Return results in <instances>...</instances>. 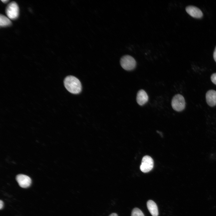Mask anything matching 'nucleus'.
<instances>
[{
	"label": "nucleus",
	"mask_w": 216,
	"mask_h": 216,
	"mask_svg": "<svg viewBox=\"0 0 216 216\" xmlns=\"http://www.w3.org/2000/svg\"><path fill=\"white\" fill-rule=\"evenodd\" d=\"M64 85L66 88L73 94L79 93L82 90V86L80 80L75 77L69 76L65 77Z\"/></svg>",
	"instance_id": "obj_1"
},
{
	"label": "nucleus",
	"mask_w": 216,
	"mask_h": 216,
	"mask_svg": "<svg viewBox=\"0 0 216 216\" xmlns=\"http://www.w3.org/2000/svg\"><path fill=\"white\" fill-rule=\"evenodd\" d=\"M120 64L124 69L128 71L134 70L136 65V61L134 58L128 55L124 56L121 58Z\"/></svg>",
	"instance_id": "obj_2"
},
{
	"label": "nucleus",
	"mask_w": 216,
	"mask_h": 216,
	"mask_svg": "<svg viewBox=\"0 0 216 216\" xmlns=\"http://www.w3.org/2000/svg\"><path fill=\"white\" fill-rule=\"evenodd\" d=\"M171 104L172 108L178 112L182 111L185 107L184 98L180 94H176L173 97Z\"/></svg>",
	"instance_id": "obj_3"
},
{
	"label": "nucleus",
	"mask_w": 216,
	"mask_h": 216,
	"mask_svg": "<svg viewBox=\"0 0 216 216\" xmlns=\"http://www.w3.org/2000/svg\"><path fill=\"white\" fill-rule=\"evenodd\" d=\"M5 12L8 17L10 19H16L19 14V8L17 4L15 2H10L7 6Z\"/></svg>",
	"instance_id": "obj_4"
},
{
	"label": "nucleus",
	"mask_w": 216,
	"mask_h": 216,
	"mask_svg": "<svg viewBox=\"0 0 216 216\" xmlns=\"http://www.w3.org/2000/svg\"><path fill=\"white\" fill-rule=\"evenodd\" d=\"M153 160L151 157L146 155L143 158L140 167L142 172L146 173L149 172L153 169Z\"/></svg>",
	"instance_id": "obj_5"
},
{
	"label": "nucleus",
	"mask_w": 216,
	"mask_h": 216,
	"mask_svg": "<svg viewBox=\"0 0 216 216\" xmlns=\"http://www.w3.org/2000/svg\"><path fill=\"white\" fill-rule=\"evenodd\" d=\"M16 180L19 185L21 188H26L29 187L31 184V179L28 176L22 174L16 177Z\"/></svg>",
	"instance_id": "obj_6"
},
{
	"label": "nucleus",
	"mask_w": 216,
	"mask_h": 216,
	"mask_svg": "<svg viewBox=\"0 0 216 216\" xmlns=\"http://www.w3.org/2000/svg\"><path fill=\"white\" fill-rule=\"evenodd\" d=\"M187 12L191 16L196 18H200L203 16V13L197 7L193 6H189L185 8Z\"/></svg>",
	"instance_id": "obj_7"
},
{
	"label": "nucleus",
	"mask_w": 216,
	"mask_h": 216,
	"mask_svg": "<svg viewBox=\"0 0 216 216\" xmlns=\"http://www.w3.org/2000/svg\"><path fill=\"white\" fill-rule=\"evenodd\" d=\"M148 97L146 92L143 89H140L138 92L136 97V100L138 104L142 106L148 101Z\"/></svg>",
	"instance_id": "obj_8"
},
{
	"label": "nucleus",
	"mask_w": 216,
	"mask_h": 216,
	"mask_svg": "<svg viewBox=\"0 0 216 216\" xmlns=\"http://www.w3.org/2000/svg\"><path fill=\"white\" fill-rule=\"evenodd\" d=\"M206 98L207 104L209 106H213L216 105V91L210 90L206 94Z\"/></svg>",
	"instance_id": "obj_9"
},
{
	"label": "nucleus",
	"mask_w": 216,
	"mask_h": 216,
	"mask_svg": "<svg viewBox=\"0 0 216 216\" xmlns=\"http://www.w3.org/2000/svg\"><path fill=\"white\" fill-rule=\"evenodd\" d=\"M147 208L152 216H158V211L156 203L153 200H148L147 202Z\"/></svg>",
	"instance_id": "obj_10"
},
{
	"label": "nucleus",
	"mask_w": 216,
	"mask_h": 216,
	"mask_svg": "<svg viewBox=\"0 0 216 216\" xmlns=\"http://www.w3.org/2000/svg\"><path fill=\"white\" fill-rule=\"evenodd\" d=\"M11 21L9 18L3 15L0 14V25L1 27H5L9 26L11 25Z\"/></svg>",
	"instance_id": "obj_11"
},
{
	"label": "nucleus",
	"mask_w": 216,
	"mask_h": 216,
	"mask_svg": "<svg viewBox=\"0 0 216 216\" xmlns=\"http://www.w3.org/2000/svg\"><path fill=\"white\" fill-rule=\"evenodd\" d=\"M131 216H145L139 208H135L132 211Z\"/></svg>",
	"instance_id": "obj_12"
},
{
	"label": "nucleus",
	"mask_w": 216,
	"mask_h": 216,
	"mask_svg": "<svg viewBox=\"0 0 216 216\" xmlns=\"http://www.w3.org/2000/svg\"><path fill=\"white\" fill-rule=\"evenodd\" d=\"M211 79L212 82L216 85V73L213 74L212 75Z\"/></svg>",
	"instance_id": "obj_13"
},
{
	"label": "nucleus",
	"mask_w": 216,
	"mask_h": 216,
	"mask_svg": "<svg viewBox=\"0 0 216 216\" xmlns=\"http://www.w3.org/2000/svg\"><path fill=\"white\" fill-rule=\"evenodd\" d=\"M213 56L214 61L216 62V46L213 52Z\"/></svg>",
	"instance_id": "obj_14"
},
{
	"label": "nucleus",
	"mask_w": 216,
	"mask_h": 216,
	"mask_svg": "<svg viewBox=\"0 0 216 216\" xmlns=\"http://www.w3.org/2000/svg\"><path fill=\"white\" fill-rule=\"evenodd\" d=\"M4 203L2 200H0V209H2L3 207Z\"/></svg>",
	"instance_id": "obj_15"
},
{
	"label": "nucleus",
	"mask_w": 216,
	"mask_h": 216,
	"mask_svg": "<svg viewBox=\"0 0 216 216\" xmlns=\"http://www.w3.org/2000/svg\"><path fill=\"white\" fill-rule=\"evenodd\" d=\"M109 216H118V214L115 213H111Z\"/></svg>",
	"instance_id": "obj_16"
},
{
	"label": "nucleus",
	"mask_w": 216,
	"mask_h": 216,
	"mask_svg": "<svg viewBox=\"0 0 216 216\" xmlns=\"http://www.w3.org/2000/svg\"><path fill=\"white\" fill-rule=\"evenodd\" d=\"M1 1L3 3H6L9 1L8 0H1Z\"/></svg>",
	"instance_id": "obj_17"
}]
</instances>
